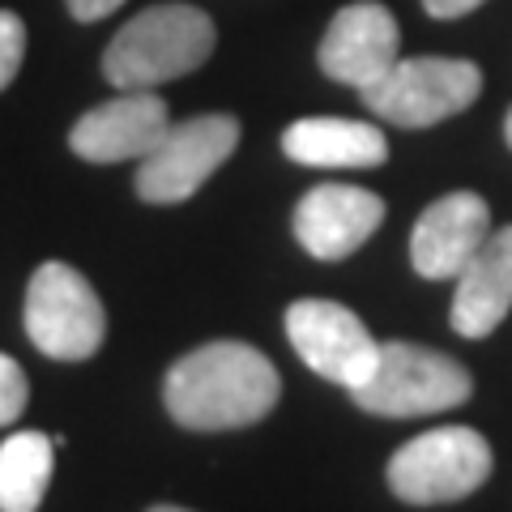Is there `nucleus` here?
Returning <instances> with one entry per match:
<instances>
[{"label": "nucleus", "instance_id": "obj_1", "mask_svg": "<svg viewBox=\"0 0 512 512\" xmlns=\"http://www.w3.org/2000/svg\"><path fill=\"white\" fill-rule=\"evenodd\" d=\"M282 380L265 350L248 342H205L171 363L167 414L188 431H231L261 423L278 406Z\"/></svg>", "mask_w": 512, "mask_h": 512}, {"label": "nucleus", "instance_id": "obj_2", "mask_svg": "<svg viewBox=\"0 0 512 512\" xmlns=\"http://www.w3.org/2000/svg\"><path fill=\"white\" fill-rule=\"evenodd\" d=\"M218 30L197 5H150L103 52V77L116 90H158L214 56Z\"/></svg>", "mask_w": 512, "mask_h": 512}, {"label": "nucleus", "instance_id": "obj_3", "mask_svg": "<svg viewBox=\"0 0 512 512\" xmlns=\"http://www.w3.org/2000/svg\"><path fill=\"white\" fill-rule=\"evenodd\" d=\"M474 376L457 359L414 342H380V359L359 389H350L355 406L376 419H419L466 406Z\"/></svg>", "mask_w": 512, "mask_h": 512}, {"label": "nucleus", "instance_id": "obj_4", "mask_svg": "<svg viewBox=\"0 0 512 512\" xmlns=\"http://www.w3.org/2000/svg\"><path fill=\"white\" fill-rule=\"evenodd\" d=\"M483 94V69L457 56H410L397 60L389 73L359 90L363 107L376 120L397 128H431L461 116Z\"/></svg>", "mask_w": 512, "mask_h": 512}, {"label": "nucleus", "instance_id": "obj_5", "mask_svg": "<svg viewBox=\"0 0 512 512\" xmlns=\"http://www.w3.org/2000/svg\"><path fill=\"white\" fill-rule=\"evenodd\" d=\"M491 478V444L474 427H431L389 457V487L406 504H453Z\"/></svg>", "mask_w": 512, "mask_h": 512}, {"label": "nucleus", "instance_id": "obj_6", "mask_svg": "<svg viewBox=\"0 0 512 512\" xmlns=\"http://www.w3.org/2000/svg\"><path fill=\"white\" fill-rule=\"evenodd\" d=\"M26 338L47 359H90L107 338V312L94 286L64 261H47L26 286Z\"/></svg>", "mask_w": 512, "mask_h": 512}, {"label": "nucleus", "instance_id": "obj_7", "mask_svg": "<svg viewBox=\"0 0 512 512\" xmlns=\"http://www.w3.org/2000/svg\"><path fill=\"white\" fill-rule=\"evenodd\" d=\"M235 146H239V120L227 116V111L171 124L158 137V146L137 163V197L150 205L188 201L235 154Z\"/></svg>", "mask_w": 512, "mask_h": 512}, {"label": "nucleus", "instance_id": "obj_8", "mask_svg": "<svg viewBox=\"0 0 512 512\" xmlns=\"http://www.w3.org/2000/svg\"><path fill=\"white\" fill-rule=\"evenodd\" d=\"M286 338L291 350L316 376L342 389H359L380 359V342L363 320L333 299H299L286 308Z\"/></svg>", "mask_w": 512, "mask_h": 512}, {"label": "nucleus", "instance_id": "obj_9", "mask_svg": "<svg viewBox=\"0 0 512 512\" xmlns=\"http://www.w3.org/2000/svg\"><path fill=\"white\" fill-rule=\"evenodd\" d=\"M316 60L333 82L367 90L402 60V30H397V18L380 0H355V5L333 13Z\"/></svg>", "mask_w": 512, "mask_h": 512}, {"label": "nucleus", "instance_id": "obj_10", "mask_svg": "<svg viewBox=\"0 0 512 512\" xmlns=\"http://www.w3.org/2000/svg\"><path fill=\"white\" fill-rule=\"evenodd\" d=\"M171 128V107L158 90H120L73 124L69 146L86 163H141Z\"/></svg>", "mask_w": 512, "mask_h": 512}, {"label": "nucleus", "instance_id": "obj_11", "mask_svg": "<svg viewBox=\"0 0 512 512\" xmlns=\"http://www.w3.org/2000/svg\"><path fill=\"white\" fill-rule=\"evenodd\" d=\"M491 235V210L478 192H448L431 201L410 231V265L419 278L444 282L470 265V256Z\"/></svg>", "mask_w": 512, "mask_h": 512}, {"label": "nucleus", "instance_id": "obj_12", "mask_svg": "<svg viewBox=\"0 0 512 512\" xmlns=\"http://www.w3.org/2000/svg\"><path fill=\"white\" fill-rule=\"evenodd\" d=\"M384 222V201L355 184H316L295 205V239L316 261H346Z\"/></svg>", "mask_w": 512, "mask_h": 512}, {"label": "nucleus", "instance_id": "obj_13", "mask_svg": "<svg viewBox=\"0 0 512 512\" xmlns=\"http://www.w3.org/2000/svg\"><path fill=\"white\" fill-rule=\"evenodd\" d=\"M453 282L457 291L453 308H448V325L461 338H487L500 329V320L512 308V227L491 231Z\"/></svg>", "mask_w": 512, "mask_h": 512}, {"label": "nucleus", "instance_id": "obj_14", "mask_svg": "<svg viewBox=\"0 0 512 512\" xmlns=\"http://www.w3.org/2000/svg\"><path fill=\"white\" fill-rule=\"evenodd\" d=\"M282 154L299 167L355 171V167H380L389 158V141L367 120L312 116V120H295L282 133Z\"/></svg>", "mask_w": 512, "mask_h": 512}, {"label": "nucleus", "instance_id": "obj_15", "mask_svg": "<svg viewBox=\"0 0 512 512\" xmlns=\"http://www.w3.org/2000/svg\"><path fill=\"white\" fill-rule=\"evenodd\" d=\"M56 466V440L43 431H13L0 444V512H39Z\"/></svg>", "mask_w": 512, "mask_h": 512}, {"label": "nucleus", "instance_id": "obj_16", "mask_svg": "<svg viewBox=\"0 0 512 512\" xmlns=\"http://www.w3.org/2000/svg\"><path fill=\"white\" fill-rule=\"evenodd\" d=\"M22 60H26V22L13 9H0V90H9Z\"/></svg>", "mask_w": 512, "mask_h": 512}, {"label": "nucleus", "instance_id": "obj_17", "mask_svg": "<svg viewBox=\"0 0 512 512\" xmlns=\"http://www.w3.org/2000/svg\"><path fill=\"white\" fill-rule=\"evenodd\" d=\"M30 402V380L22 372L18 359H9L0 350V427H9L13 419H22V410Z\"/></svg>", "mask_w": 512, "mask_h": 512}, {"label": "nucleus", "instance_id": "obj_18", "mask_svg": "<svg viewBox=\"0 0 512 512\" xmlns=\"http://www.w3.org/2000/svg\"><path fill=\"white\" fill-rule=\"evenodd\" d=\"M64 5H69V13L77 22H103L124 5V0H64Z\"/></svg>", "mask_w": 512, "mask_h": 512}, {"label": "nucleus", "instance_id": "obj_19", "mask_svg": "<svg viewBox=\"0 0 512 512\" xmlns=\"http://www.w3.org/2000/svg\"><path fill=\"white\" fill-rule=\"evenodd\" d=\"M478 5H483V0H423V9L431 18H461V13H470Z\"/></svg>", "mask_w": 512, "mask_h": 512}, {"label": "nucleus", "instance_id": "obj_20", "mask_svg": "<svg viewBox=\"0 0 512 512\" xmlns=\"http://www.w3.org/2000/svg\"><path fill=\"white\" fill-rule=\"evenodd\" d=\"M504 141L512 146V111H508V120H504Z\"/></svg>", "mask_w": 512, "mask_h": 512}, {"label": "nucleus", "instance_id": "obj_21", "mask_svg": "<svg viewBox=\"0 0 512 512\" xmlns=\"http://www.w3.org/2000/svg\"><path fill=\"white\" fill-rule=\"evenodd\" d=\"M150 512H188V508H175V504H158V508H150Z\"/></svg>", "mask_w": 512, "mask_h": 512}]
</instances>
